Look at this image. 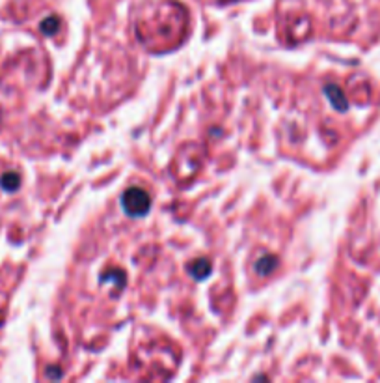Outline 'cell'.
Masks as SVG:
<instances>
[{
  "label": "cell",
  "mask_w": 380,
  "mask_h": 383,
  "mask_svg": "<svg viewBox=\"0 0 380 383\" xmlns=\"http://www.w3.org/2000/svg\"><path fill=\"white\" fill-rule=\"evenodd\" d=\"M276 262H278V260L274 258V256H267V258H261L259 262H257L256 269L261 275H268L271 271H274V269H276V266H278Z\"/></svg>",
  "instance_id": "3957f363"
},
{
  "label": "cell",
  "mask_w": 380,
  "mask_h": 383,
  "mask_svg": "<svg viewBox=\"0 0 380 383\" xmlns=\"http://www.w3.org/2000/svg\"><path fill=\"white\" fill-rule=\"evenodd\" d=\"M121 206H124L125 214L131 215V217H142V215H146L149 211L151 196H149V193L146 189L131 187L121 196Z\"/></svg>",
  "instance_id": "6da1fadb"
},
{
  "label": "cell",
  "mask_w": 380,
  "mask_h": 383,
  "mask_svg": "<svg viewBox=\"0 0 380 383\" xmlns=\"http://www.w3.org/2000/svg\"><path fill=\"white\" fill-rule=\"evenodd\" d=\"M58 26H60L58 17H49V19H45L43 23H41V30H43L47 36L56 34V32H58Z\"/></svg>",
  "instance_id": "277c9868"
},
{
  "label": "cell",
  "mask_w": 380,
  "mask_h": 383,
  "mask_svg": "<svg viewBox=\"0 0 380 383\" xmlns=\"http://www.w3.org/2000/svg\"><path fill=\"white\" fill-rule=\"evenodd\" d=\"M188 273L192 275L194 279L197 280L205 279V277L211 273V262L205 258H197L196 262H192V266L188 268Z\"/></svg>",
  "instance_id": "7a4b0ae2"
}]
</instances>
